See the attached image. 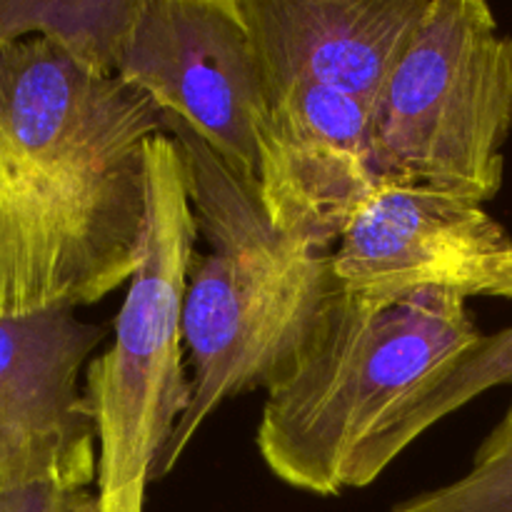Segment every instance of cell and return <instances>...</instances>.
<instances>
[{
    "label": "cell",
    "instance_id": "cell-1",
    "mask_svg": "<svg viewBox=\"0 0 512 512\" xmlns=\"http://www.w3.org/2000/svg\"><path fill=\"white\" fill-rule=\"evenodd\" d=\"M165 113L45 38L0 40V320L100 303L148 228V140Z\"/></svg>",
    "mask_w": 512,
    "mask_h": 512
},
{
    "label": "cell",
    "instance_id": "cell-2",
    "mask_svg": "<svg viewBox=\"0 0 512 512\" xmlns=\"http://www.w3.org/2000/svg\"><path fill=\"white\" fill-rule=\"evenodd\" d=\"M165 133L183 148L190 205L208 253L193 265L183 305L193 398L155 483L173 473L220 405L283 383L345 295L333 248L275 228L258 190L188 125L165 115Z\"/></svg>",
    "mask_w": 512,
    "mask_h": 512
},
{
    "label": "cell",
    "instance_id": "cell-3",
    "mask_svg": "<svg viewBox=\"0 0 512 512\" xmlns=\"http://www.w3.org/2000/svg\"><path fill=\"white\" fill-rule=\"evenodd\" d=\"M468 300L423 290L385 305L343 295L293 373L268 390L255 445L288 488L333 498L380 425L480 345Z\"/></svg>",
    "mask_w": 512,
    "mask_h": 512
},
{
    "label": "cell",
    "instance_id": "cell-4",
    "mask_svg": "<svg viewBox=\"0 0 512 512\" xmlns=\"http://www.w3.org/2000/svg\"><path fill=\"white\" fill-rule=\"evenodd\" d=\"M148 228L115 315L113 343L85 368V405L98 438L95 512H145L155 468L188 413L183 305L195 260L188 168L178 140H148Z\"/></svg>",
    "mask_w": 512,
    "mask_h": 512
},
{
    "label": "cell",
    "instance_id": "cell-5",
    "mask_svg": "<svg viewBox=\"0 0 512 512\" xmlns=\"http://www.w3.org/2000/svg\"><path fill=\"white\" fill-rule=\"evenodd\" d=\"M512 135V38L483 0H430L370 113L380 183L485 205Z\"/></svg>",
    "mask_w": 512,
    "mask_h": 512
},
{
    "label": "cell",
    "instance_id": "cell-6",
    "mask_svg": "<svg viewBox=\"0 0 512 512\" xmlns=\"http://www.w3.org/2000/svg\"><path fill=\"white\" fill-rule=\"evenodd\" d=\"M118 75L255 188L268 83L238 0H143Z\"/></svg>",
    "mask_w": 512,
    "mask_h": 512
},
{
    "label": "cell",
    "instance_id": "cell-7",
    "mask_svg": "<svg viewBox=\"0 0 512 512\" xmlns=\"http://www.w3.org/2000/svg\"><path fill=\"white\" fill-rule=\"evenodd\" d=\"M333 268L368 305L423 290L512 300V235L483 205L380 183L335 243Z\"/></svg>",
    "mask_w": 512,
    "mask_h": 512
},
{
    "label": "cell",
    "instance_id": "cell-8",
    "mask_svg": "<svg viewBox=\"0 0 512 512\" xmlns=\"http://www.w3.org/2000/svg\"><path fill=\"white\" fill-rule=\"evenodd\" d=\"M103 340L75 310L0 320V488H93L98 438L80 378Z\"/></svg>",
    "mask_w": 512,
    "mask_h": 512
},
{
    "label": "cell",
    "instance_id": "cell-9",
    "mask_svg": "<svg viewBox=\"0 0 512 512\" xmlns=\"http://www.w3.org/2000/svg\"><path fill=\"white\" fill-rule=\"evenodd\" d=\"M370 113L358 98L315 83L268 85L255 190L273 225L333 248L380 180Z\"/></svg>",
    "mask_w": 512,
    "mask_h": 512
},
{
    "label": "cell",
    "instance_id": "cell-10",
    "mask_svg": "<svg viewBox=\"0 0 512 512\" xmlns=\"http://www.w3.org/2000/svg\"><path fill=\"white\" fill-rule=\"evenodd\" d=\"M265 83H315L373 110L430 0H238Z\"/></svg>",
    "mask_w": 512,
    "mask_h": 512
},
{
    "label": "cell",
    "instance_id": "cell-11",
    "mask_svg": "<svg viewBox=\"0 0 512 512\" xmlns=\"http://www.w3.org/2000/svg\"><path fill=\"white\" fill-rule=\"evenodd\" d=\"M143 0H0V40L45 38L85 68L118 73Z\"/></svg>",
    "mask_w": 512,
    "mask_h": 512
},
{
    "label": "cell",
    "instance_id": "cell-12",
    "mask_svg": "<svg viewBox=\"0 0 512 512\" xmlns=\"http://www.w3.org/2000/svg\"><path fill=\"white\" fill-rule=\"evenodd\" d=\"M393 512H512V403L475 450L468 473L400 500Z\"/></svg>",
    "mask_w": 512,
    "mask_h": 512
},
{
    "label": "cell",
    "instance_id": "cell-13",
    "mask_svg": "<svg viewBox=\"0 0 512 512\" xmlns=\"http://www.w3.org/2000/svg\"><path fill=\"white\" fill-rule=\"evenodd\" d=\"M0 512H95V493L60 483L13 485L0 488Z\"/></svg>",
    "mask_w": 512,
    "mask_h": 512
}]
</instances>
